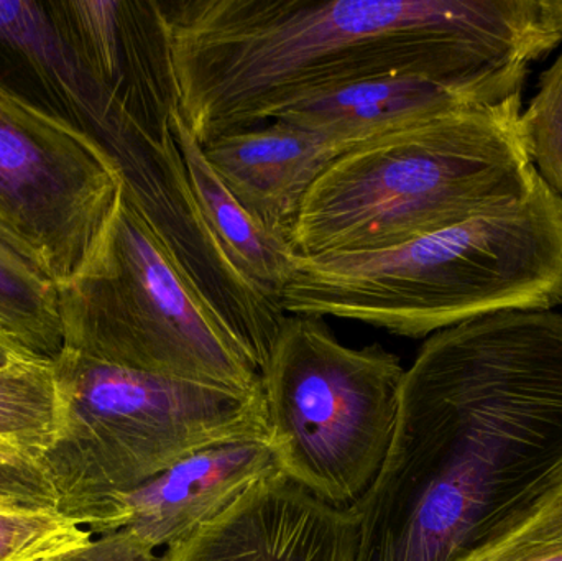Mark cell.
I'll return each mask as SVG.
<instances>
[{
    "label": "cell",
    "instance_id": "9c48e42d",
    "mask_svg": "<svg viewBox=\"0 0 562 561\" xmlns=\"http://www.w3.org/2000/svg\"><path fill=\"white\" fill-rule=\"evenodd\" d=\"M102 117L142 134H171L178 111L170 36L158 0L48 2Z\"/></svg>",
    "mask_w": 562,
    "mask_h": 561
},
{
    "label": "cell",
    "instance_id": "8992f818",
    "mask_svg": "<svg viewBox=\"0 0 562 561\" xmlns=\"http://www.w3.org/2000/svg\"><path fill=\"white\" fill-rule=\"evenodd\" d=\"M65 348L161 378L262 392L259 366L124 193L81 276L58 290Z\"/></svg>",
    "mask_w": 562,
    "mask_h": 561
},
{
    "label": "cell",
    "instance_id": "4fadbf2b",
    "mask_svg": "<svg viewBox=\"0 0 562 561\" xmlns=\"http://www.w3.org/2000/svg\"><path fill=\"white\" fill-rule=\"evenodd\" d=\"M477 104L468 92L439 79L390 75L304 99L288 105L272 121L290 122L359 145L413 122Z\"/></svg>",
    "mask_w": 562,
    "mask_h": 561
},
{
    "label": "cell",
    "instance_id": "277c9868",
    "mask_svg": "<svg viewBox=\"0 0 562 561\" xmlns=\"http://www.w3.org/2000/svg\"><path fill=\"white\" fill-rule=\"evenodd\" d=\"M520 115L517 94L356 145L307 191L291 246L300 257L372 253L518 203L538 178Z\"/></svg>",
    "mask_w": 562,
    "mask_h": 561
},
{
    "label": "cell",
    "instance_id": "e0dca14e",
    "mask_svg": "<svg viewBox=\"0 0 562 561\" xmlns=\"http://www.w3.org/2000/svg\"><path fill=\"white\" fill-rule=\"evenodd\" d=\"M58 418L53 361L19 356L0 366V444L36 460L55 440Z\"/></svg>",
    "mask_w": 562,
    "mask_h": 561
},
{
    "label": "cell",
    "instance_id": "cb8c5ba5",
    "mask_svg": "<svg viewBox=\"0 0 562 561\" xmlns=\"http://www.w3.org/2000/svg\"><path fill=\"white\" fill-rule=\"evenodd\" d=\"M19 356L22 355H19L5 339L0 338V366L7 364V362L12 361V359L19 358Z\"/></svg>",
    "mask_w": 562,
    "mask_h": 561
},
{
    "label": "cell",
    "instance_id": "6da1fadb",
    "mask_svg": "<svg viewBox=\"0 0 562 561\" xmlns=\"http://www.w3.org/2000/svg\"><path fill=\"white\" fill-rule=\"evenodd\" d=\"M562 478V313L508 310L423 343L392 447L350 507L353 561H458Z\"/></svg>",
    "mask_w": 562,
    "mask_h": 561
},
{
    "label": "cell",
    "instance_id": "603a6c76",
    "mask_svg": "<svg viewBox=\"0 0 562 561\" xmlns=\"http://www.w3.org/2000/svg\"><path fill=\"white\" fill-rule=\"evenodd\" d=\"M544 25L562 38V0H538Z\"/></svg>",
    "mask_w": 562,
    "mask_h": 561
},
{
    "label": "cell",
    "instance_id": "8fae6325",
    "mask_svg": "<svg viewBox=\"0 0 562 561\" xmlns=\"http://www.w3.org/2000/svg\"><path fill=\"white\" fill-rule=\"evenodd\" d=\"M281 474L270 438L194 451L109 506L92 534L127 529L155 550L180 546L229 510L256 484Z\"/></svg>",
    "mask_w": 562,
    "mask_h": 561
},
{
    "label": "cell",
    "instance_id": "ba28073f",
    "mask_svg": "<svg viewBox=\"0 0 562 561\" xmlns=\"http://www.w3.org/2000/svg\"><path fill=\"white\" fill-rule=\"evenodd\" d=\"M122 188L94 135L0 81V244L65 289L98 250Z\"/></svg>",
    "mask_w": 562,
    "mask_h": 561
},
{
    "label": "cell",
    "instance_id": "7a4b0ae2",
    "mask_svg": "<svg viewBox=\"0 0 562 561\" xmlns=\"http://www.w3.org/2000/svg\"><path fill=\"white\" fill-rule=\"evenodd\" d=\"M194 137L259 127L353 82L425 75L479 104L521 94L562 42L538 0H158Z\"/></svg>",
    "mask_w": 562,
    "mask_h": 561
},
{
    "label": "cell",
    "instance_id": "2e32d148",
    "mask_svg": "<svg viewBox=\"0 0 562 561\" xmlns=\"http://www.w3.org/2000/svg\"><path fill=\"white\" fill-rule=\"evenodd\" d=\"M0 338L26 358L56 361L65 351L58 289L0 244Z\"/></svg>",
    "mask_w": 562,
    "mask_h": 561
},
{
    "label": "cell",
    "instance_id": "30bf717a",
    "mask_svg": "<svg viewBox=\"0 0 562 561\" xmlns=\"http://www.w3.org/2000/svg\"><path fill=\"white\" fill-rule=\"evenodd\" d=\"M357 540L350 507L321 503L277 474L164 556L168 561H353Z\"/></svg>",
    "mask_w": 562,
    "mask_h": 561
},
{
    "label": "cell",
    "instance_id": "7402d4cb",
    "mask_svg": "<svg viewBox=\"0 0 562 561\" xmlns=\"http://www.w3.org/2000/svg\"><path fill=\"white\" fill-rule=\"evenodd\" d=\"M43 561H168L154 547L127 529L104 534L85 546Z\"/></svg>",
    "mask_w": 562,
    "mask_h": 561
},
{
    "label": "cell",
    "instance_id": "7c38bea8",
    "mask_svg": "<svg viewBox=\"0 0 562 561\" xmlns=\"http://www.w3.org/2000/svg\"><path fill=\"white\" fill-rule=\"evenodd\" d=\"M356 145L284 121L221 135L204 155L233 197L267 231L290 240L317 178Z\"/></svg>",
    "mask_w": 562,
    "mask_h": 561
},
{
    "label": "cell",
    "instance_id": "9a60e30c",
    "mask_svg": "<svg viewBox=\"0 0 562 561\" xmlns=\"http://www.w3.org/2000/svg\"><path fill=\"white\" fill-rule=\"evenodd\" d=\"M0 49L15 56L65 105L72 122L94 135L101 105L56 25L48 2H0Z\"/></svg>",
    "mask_w": 562,
    "mask_h": 561
},
{
    "label": "cell",
    "instance_id": "ffe728a7",
    "mask_svg": "<svg viewBox=\"0 0 562 561\" xmlns=\"http://www.w3.org/2000/svg\"><path fill=\"white\" fill-rule=\"evenodd\" d=\"M520 132L538 177L562 198V55L541 72L537 94L520 115Z\"/></svg>",
    "mask_w": 562,
    "mask_h": 561
},
{
    "label": "cell",
    "instance_id": "44dd1931",
    "mask_svg": "<svg viewBox=\"0 0 562 561\" xmlns=\"http://www.w3.org/2000/svg\"><path fill=\"white\" fill-rule=\"evenodd\" d=\"M0 509H56V496L40 464L0 444Z\"/></svg>",
    "mask_w": 562,
    "mask_h": 561
},
{
    "label": "cell",
    "instance_id": "ac0fdd59",
    "mask_svg": "<svg viewBox=\"0 0 562 561\" xmlns=\"http://www.w3.org/2000/svg\"><path fill=\"white\" fill-rule=\"evenodd\" d=\"M458 561H562V478L517 519Z\"/></svg>",
    "mask_w": 562,
    "mask_h": 561
},
{
    "label": "cell",
    "instance_id": "d6986e66",
    "mask_svg": "<svg viewBox=\"0 0 562 561\" xmlns=\"http://www.w3.org/2000/svg\"><path fill=\"white\" fill-rule=\"evenodd\" d=\"M91 539L56 509H0V561H43Z\"/></svg>",
    "mask_w": 562,
    "mask_h": 561
},
{
    "label": "cell",
    "instance_id": "5bb4252c",
    "mask_svg": "<svg viewBox=\"0 0 562 561\" xmlns=\"http://www.w3.org/2000/svg\"><path fill=\"white\" fill-rule=\"evenodd\" d=\"M191 188L207 226L233 266L260 292L280 303L281 292L296 270L297 256L290 240L267 231L233 197L204 155L180 109L171 119Z\"/></svg>",
    "mask_w": 562,
    "mask_h": 561
},
{
    "label": "cell",
    "instance_id": "5b68a950",
    "mask_svg": "<svg viewBox=\"0 0 562 561\" xmlns=\"http://www.w3.org/2000/svg\"><path fill=\"white\" fill-rule=\"evenodd\" d=\"M59 418L36 463L56 510L92 534L109 506L181 458L269 438L262 392L161 378L65 351L53 361Z\"/></svg>",
    "mask_w": 562,
    "mask_h": 561
},
{
    "label": "cell",
    "instance_id": "52a82bcc",
    "mask_svg": "<svg viewBox=\"0 0 562 561\" xmlns=\"http://www.w3.org/2000/svg\"><path fill=\"white\" fill-rule=\"evenodd\" d=\"M382 346L349 348L316 316H284L262 368L281 474L321 503L356 506L392 447L405 378Z\"/></svg>",
    "mask_w": 562,
    "mask_h": 561
},
{
    "label": "cell",
    "instance_id": "3957f363",
    "mask_svg": "<svg viewBox=\"0 0 562 561\" xmlns=\"http://www.w3.org/2000/svg\"><path fill=\"white\" fill-rule=\"evenodd\" d=\"M286 315L336 316L406 338L508 310L562 305V198L537 178L518 203L418 239L300 257L280 296Z\"/></svg>",
    "mask_w": 562,
    "mask_h": 561
}]
</instances>
